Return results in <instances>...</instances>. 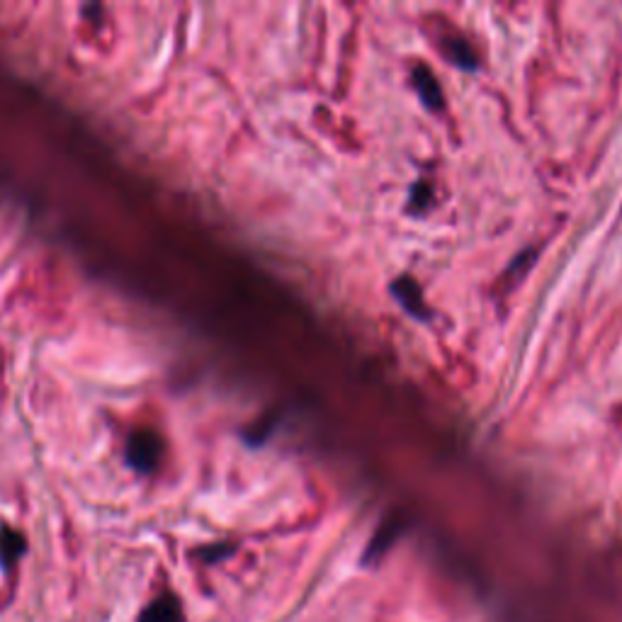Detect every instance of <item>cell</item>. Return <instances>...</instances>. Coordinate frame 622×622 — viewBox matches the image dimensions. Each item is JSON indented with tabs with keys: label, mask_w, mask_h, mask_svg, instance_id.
<instances>
[{
	"label": "cell",
	"mask_w": 622,
	"mask_h": 622,
	"mask_svg": "<svg viewBox=\"0 0 622 622\" xmlns=\"http://www.w3.org/2000/svg\"><path fill=\"white\" fill-rule=\"evenodd\" d=\"M158 438L149 431H139L129 440V462L141 472H149L158 465Z\"/></svg>",
	"instance_id": "cell-1"
},
{
	"label": "cell",
	"mask_w": 622,
	"mask_h": 622,
	"mask_svg": "<svg viewBox=\"0 0 622 622\" xmlns=\"http://www.w3.org/2000/svg\"><path fill=\"white\" fill-rule=\"evenodd\" d=\"M139 622H183V610H180L178 598L173 593L158 596L154 603L146 605Z\"/></svg>",
	"instance_id": "cell-2"
},
{
	"label": "cell",
	"mask_w": 622,
	"mask_h": 622,
	"mask_svg": "<svg viewBox=\"0 0 622 622\" xmlns=\"http://www.w3.org/2000/svg\"><path fill=\"white\" fill-rule=\"evenodd\" d=\"M25 537L13 528H0V564L13 569V564L25 554Z\"/></svg>",
	"instance_id": "cell-3"
},
{
	"label": "cell",
	"mask_w": 622,
	"mask_h": 622,
	"mask_svg": "<svg viewBox=\"0 0 622 622\" xmlns=\"http://www.w3.org/2000/svg\"><path fill=\"white\" fill-rule=\"evenodd\" d=\"M392 290H394V297L401 302V307L409 311V314L426 319V307H423V302H421V290H418L409 277H401V280L394 282Z\"/></svg>",
	"instance_id": "cell-4"
},
{
	"label": "cell",
	"mask_w": 622,
	"mask_h": 622,
	"mask_svg": "<svg viewBox=\"0 0 622 622\" xmlns=\"http://www.w3.org/2000/svg\"><path fill=\"white\" fill-rule=\"evenodd\" d=\"M414 83L418 88V95L423 98V103L431 107V110H438V107L443 105V93H440V86L433 81V76L426 69L414 71Z\"/></svg>",
	"instance_id": "cell-5"
},
{
	"label": "cell",
	"mask_w": 622,
	"mask_h": 622,
	"mask_svg": "<svg viewBox=\"0 0 622 622\" xmlns=\"http://www.w3.org/2000/svg\"><path fill=\"white\" fill-rule=\"evenodd\" d=\"M448 54L455 64L465 66V69H474V56L462 39H452V49H448Z\"/></svg>",
	"instance_id": "cell-6"
}]
</instances>
